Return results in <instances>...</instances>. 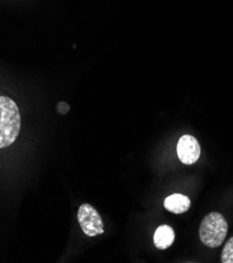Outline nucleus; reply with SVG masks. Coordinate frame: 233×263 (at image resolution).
<instances>
[{
	"label": "nucleus",
	"mask_w": 233,
	"mask_h": 263,
	"mask_svg": "<svg viewBox=\"0 0 233 263\" xmlns=\"http://www.w3.org/2000/svg\"><path fill=\"white\" fill-rule=\"evenodd\" d=\"M228 233L226 218L218 212L206 215L200 226V239L206 247L216 249L223 245Z\"/></svg>",
	"instance_id": "obj_2"
},
{
	"label": "nucleus",
	"mask_w": 233,
	"mask_h": 263,
	"mask_svg": "<svg viewBox=\"0 0 233 263\" xmlns=\"http://www.w3.org/2000/svg\"><path fill=\"white\" fill-rule=\"evenodd\" d=\"M57 109H58V111L61 112V114H66V112H68V110H69V106H68V105H67L65 102H60V103L58 104Z\"/></svg>",
	"instance_id": "obj_8"
},
{
	"label": "nucleus",
	"mask_w": 233,
	"mask_h": 263,
	"mask_svg": "<svg viewBox=\"0 0 233 263\" xmlns=\"http://www.w3.org/2000/svg\"><path fill=\"white\" fill-rule=\"evenodd\" d=\"M78 222H79L81 230L88 237L104 233V226H103L102 218L97 210L89 203H82L78 210Z\"/></svg>",
	"instance_id": "obj_3"
},
{
	"label": "nucleus",
	"mask_w": 233,
	"mask_h": 263,
	"mask_svg": "<svg viewBox=\"0 0 233 263\" xmlns=\"http://www.w3.org/2000/svg\"><path fill=\"white\" fill-rule=\"evenodd\" d=\"M164 206L167 211L174 214H182L188 211L190 208V199L189 197L183 194H172L168 196L164 201Z\"/></svg>",
	"instance_id": "obj_6"
},
{
	"label": "nucleus",
	"mask_w": 233,
	"mask_h": 263,
	"mask_svg": "<svg viewBox=\"0 0 233 263\" xmlns=\"http://www.w3.org/2000/svg\"><path fill=\"white\" fill-rule=\"evenodd\" d=\"M21 118L17 104L8 97H0V149L11 146L17 139Z\"/></svg>",
	"instance_id": "obj_1"
},
{
	"label": "nucleus",
	"mask_w": 233,
	"mask_h": 263,
	"mask_svg": "<svg viewBox=\"0 0 233 263\" xmlns=\"http://www.w3.org/2000/svg\"><path fill=\"white\" fill-rule=\"evenodd\" d=\"M175 239V234L172 228L163 224L155 230L153 236V243L159 250H167L172 246Z\"/></svg>",
	"instance_id": "obj_5"
},
{
	"label": "nucleus",
	"mask_w": 233,
	"mask_h": 263,
	"mask_svg": "<svg viewBox=\"0 0 233 263\" xmlns=\"http://www.w3.org/2000/svg\"><path fill=\"white\" fill-rule=\"evenodd\" d=\"M178 160L185 165H192L201 156V147L198 140L189 135L180 138L176 146Z\"/></svg>",
	"instance_id": "obj_4"
},
{
	"label": "nucleus",
	"mask_w": 233,
	"mask_h": 263,
	"mask_svg": "<svg viewBox=\"0 0 233 263\" xmlns=\"http://www.w3.org/2000/svg\"><path fill=\"white\" fill-rule=\"evenodd\" d=\"M221 260L223 263H233V237H231L225 245Z\"/></svg>",
	"instance_id": "obj_7"
}]
</instances>
